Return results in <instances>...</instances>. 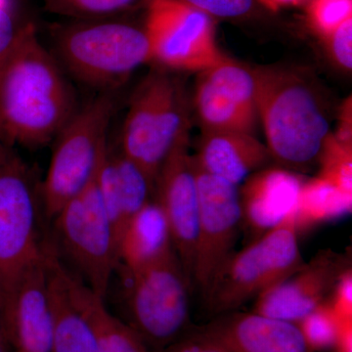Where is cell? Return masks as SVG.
<instances>
[{
	"instance_id": "cell-1",
	"label": "cell",
	"mask_w": 352,
	"mask_h": 352,
	"mask_svg": "<svg viewBox=\"0 0 352 352\" xmlns=\"http://www.w3.org/2000/svg\"><path fill=\"white\" fill-rule=\"evenodd\" d=\"M75 100L61 69L24 25L0 76V141L38 147L56 138L73 117Z\"/></svg>"
},
{
	"instance_id": "cell-2",
	"label": "cell",
	"mask_w": 352,
	"mask_h": 352,
	"mask_svg": "<svg viewBox=\"0 0 352 352\" xmlns=\"http://www.w3.org/2000/svg\"><path fill=\"white\" fill-rule=\"evenodd\" d=\"M41 187L11 146L0 141V319L12 307L25 275L52 252L43 231ZM3 330V328H2Z\"/></svg>"
},
{
	"instance_id": "cell-3",
	"label": "cell",
	"mask_w": 352,
	"mask_h": 352,
	"mask_svg": "<svg viewBox=\"0 0 352 352\" xmlns=\"http://www.w3.org/2000/svg\"><path fill=\"white\" fill-rule=\"evenodd\" d=\"M256 111L271 157L302 168L318 159L329 124L309 87L292 72L254 69Z\"/></svg>"
},
{
	"instance_id": "cell-4",
	"label": "cell",
	"mask_w": 352,
	"mask_h": 352,
	"mask_svg": "<svg viewBox=\"0 0 352 352\" xmlns=\"http://www.w3.org/2000/svg\"><path fill=\"white\" fill-rule=\"evenodd\" d=\"M58 56L78 80L113 91L141 65L152 62L144 27L120 21H76L53 30Z\"/></svg>"
},
{
	"instance_id": "cell-5",
	"label": "cell",
	"mask_w": 352,
	"mask_h": 352,
	"mask_svg": "<svg viewBox=\"0 0 352 352\" xmlns=\"http://www.w3.org/2000/svg\"><path fill=\"white\" fill-rule=\"evenodd\" d=\"M126 323L150 347H164L184 337L189 325L191 286L175 250L134 270L118 267Z\"/></svg>"
},
{
	"instance_id": "cell-6",
	"label": "cell",
	"mask_w": 352,
	"mask_h": 352,
	"mask_svg": "<svg viewBox=\"0 0 352 352\" xmlns=\"http://www.w3.org/2000/svg\"><path fill=\"white\" fill-rule=\"evenodd\" d=\"M51 221L56 258L65 259L73 267L69 272L104 300L120 264V245L95 177Z\"/></svg>"
},
{
	"instance_id": "cell-7",
	"label": "cell",
	"mask_w": 352,
	"mask_h": 352,
	"mask_svg": "<svg viewBox=\"0 0 352 352\" xmlns=\"http://www.w3.org/2000/svg\"><path fill=\"white\" fill-rule=\"evenodd\" d=\"M298 235L293 214L233 252L204 295L208 309L219 315L235 311L300 270L305 263Z\"/></svg>"
},
{
	"instance_id": "cell-8",
	"label": "cell",
	"mask_w": 352,
	"mask_h": 352,
	"mask_svg": "<svg viewBox=\"0 0 352 352\" xmlns=\"http://www.w3.org/2000/svg\"><path fill=\"white\" fill-rule=\"evenodd\" d=\"M116 108L113 91L96 97L74 113L61 132L41 186L46 219L80 195L94 180L107 149V131Z\"/></svg>"
},
{
	"instance_id": "cell-9",
	"label": "cell",
	"mask_w": 352,
	"mask_h": 352,
	"mask_svg": "<svg viewBox=\"0 0 352 352\" xmlns=\"http://www.w3.org/2000/svg\"><path fill=\"white\" fill-rule=\"evenodd\" d=\"M187 134L189 120L182 87L166 72H152L132 97L120 151L156 182L168 155Z\"/></svg>"
},
{
	"instance_id": "cell-10",
	"label": "cell",
	"mask_w": 352,
	"mask_h": 352,
	"mask_svg": "<svg viewBox=\"0 0 352 352\" xmlns=\"http://www.w3.org/2000/svg\"><path fill=\"white\" fill-rule=\"evenodd\" d=\"M146 11L152 62L201 73L227 59L217 46L214 18L208 14L182 0H149Z\"/></svg>"
},
{
	"instance_id": "cell-11",
	"label": "cell",
	"mask_w": 352,
	"mask_h": 352,
	"mask_svg": "<svg viewBox=\"0 0 352 352\" xmlns=\"http://www.w3.org/2000/svg\"><path fill=\"white\" fill-rule=\"evenodd\" d=\"M194 164L200 215L193 282L205 295L220 268L234 252L242 226V212L239 186L201 170L195 161Z\"/></svg>"
},
{
	"instance_id": "cell-12",
	"label": "cell",
	"mask_w": 352,
	"mask_h": 352,
	"mask_svg": "<svg viewBox=\"0 0 352 352\" xmlns=\"http://www.w3.org/2000/svg\"><path fill=\"white\" fill-rule=\"evenodd\" d=\"M155 200L163 210L173 249L193 282L200 200L189 134L180 139L166 160L156 182Z\"/></svg>"
},
{
	"instance_id": "cell-13",
	"label": "cell",
	"mask_w": 352,
	"mask_h": 352,
	"mask_svg": "<svg viewBox=\"0 0 352 352\" xmlns=\"http://www.w3.org/2000/svg\"><path fill=\"white\" fill-rule=\"evenodd\" d=\"M349 259L333 251H322L286 279L256 298V314L298 324L305 315L326 302Z\"/></svg>"
},
{
	"instance_id": "cell-14",
	"label": "cell",
	"mask_w": 352,
	"mask_h": 352,
	"mask_svg": "<svg viewBox=\"0 0 352 352\" xmlns=\"http://www.w3.org/2000/svg\"><path fill=\"white\" fill-rule=\"evenodd\" d=\"M186 336L217 352H314L296 324L254 311L220 314Z\"/></svg>"
},
{
	"instance_id": "cell-15",
	"label": "cell",
	"mask_w": 352,
	"mask_h": 352,
	"mask_svg": "<svg viewBox=\"0 0 352 352\" xmlns=\"http://www.w3.org/2000/svg\"><path fill=\"white\" fill-rule=\"evenodd\" d=\"M50 256L25 275L2 325L7 344L12 346L14 352L51 351L53 322L48 295Z\"/></svg>"
},
{
	"instance_id": "cell-16",
	"label": "cell",
	"mask_w": 352,
	"mask_h": 352,
	"mask_svg": "<svg viewBox=\"0 0 352 352\" xmlns=\"http://www.w3.org/2000/svg\"><path fill=\"white\" fill-rule=\"evenodd\" d=\"M239 188L242 224L254 240L296 214L303 180L286 168H261Z\"/></svg>"
},
{
	"instance_id": "cell-17",
	"label": "cell",
	"mask_w": 352,
	"mask_h": 352,
	"mask_svg": "<svg viewBox=\"0 0 352 352\" xmlns=\"http://www.w3.org/2000/svg\"><path fill=\"white\" fill-rule=\"evenodd\" d=\"M97 185L120 245L131 219L154 200L156 182L120 150L110 148V156L99 168Z\"/></svg>"
},
{
	"instance_id": "cell-18",
	"label": "cell",
	"mask_w": 352,
	"mask_h": 352,
	"mask_svg": "<svg viewBox=\"0 0 352 352\" xmlns=\"http://www.w3.org/2000/svg\"><path fill=\"white\" fill-rule=\"evenodd\" d=\"M193 157L201 170L236 186L272 157L267 146L252 132L239 131H204L198 153Z\"/></svg>"
},
{
	"instance_id": "cell-19",
	"label": "cell",
	"mask_w": 352,
	"mask_h": 352,
	"mask_svg": "<svg viewBox=\"0 0 352 352\" xmlns=\"http://www.w3.org/2000/svg\"><path fill=\"white\" fill-rule=\"evenodd\" d=\"M47 274L53 322L50 352H100L94 329L69 295L66 268L54 254L48 258Z\"/></svg>"
},
{
	"instance_id": "cell-20",
	"label": "cell",
	"mask_w": 352,
	"mask_h": 352,
	"mask_svg": "<svg viewBox=\"0 0 352 352\" xmlns=\"http://www.w3.org/2000/svg\"><path fill=\"white\" fill-rule=\"evenodd\" d=\"M66 271L69 295L94 329L100 352H153L126 322L109 311L103 298L92 293L67 268Z\"/></svg>"
},
{
	"instance_id": "cell-21",
	"label": "cell",
	"mask_w": 352,
	"mask_h": 352,
	"mask_svg": "<svg viewBox=\"0 0 352 352\" xmlns=\"http://www.w3.org/2000/svg\"><path fill=\"white\" fill-rule=\"evenodd\" d=\"M173 250L168 222L154 199L131 219L122 234L118 267L134 270Z\"/></svg>"
},
{
	"instance_id": "cell-22",
	"label": "cell",
	"mask_w": 352,
	"mask_h": 352,
	"mask_svg": "<svg viewBox=\"0 0 352 352\" xmlns=\"http://www.w3.org/2000/svg\"><path fill=\"white\" fill-rule=\"evenodd\" d=\"M352 194L317 175L303 182L296 210L298 231L338 219L351 212Z\"/></svg>"
},
{
	"instance_id": "cell-23",
	"label": "cell",
	"mask_w": 352,
	"mask_h": 352,
	"mask_svg": "<svg viewBox=\"0 0 352 352\" xmlns=\"http://www.w3.org/2000/svg\"><path fill=\"white\" fill-rule=\"evenodd\" d=\"M195 107L204 131L252 132L256 117L245 112L199 76Z\"/></svg>"
},
{
	"instance_id": "cell-24",
	"label": "cell",
	"mask_w": 352,
	"mask_h": 352,
	"mask_svg": "<svg viewBox=\"0 0 352 352\" xmlns=\"http://www.w3.org/2000/svg\"><path fill=\"white\" fill-rule=\"evenodd\" d=\"M200 76L245 112L258 118L256 85L254 72L227 58L221 63L201 72Z\"/></svg>"
},
{
	"instance_id": "cell-25",
	"label": "cell",
	"mask_w": 352,
	"mask_h": 352,
	"mask_svg": "<svg viewBox=\"0 0 352 352\" xmlns=\"http://www.w3.org/2000/svg\"><path fill=\"white\" fill-rule=\"evenodd\" d=\"M48 12L76 21L113 19L140 6L149 0H41Z\"/></svg>"
},
{
	"instance_id": "cell-26",
	"label": "cell",
	"mask_w": 352,
	"mask_h": 352,
	"mask_svg": "<svg viewBox=\"0 0 352 352\" xmlns=\"http://www.w3.org/2000/svg\"><path fill=\"white\" fill-rule=\"evenodd\" d=\"M296 325L314 352L333 351L337 346L342 322L328 300L305 315Z\"/></svg>"
},
{
	"instance_id": "cell-27",
	"label": "cell",
	"mask_w": 352,
	"mask_h": 352,
	"mask_svg": "<svg viewBox=\"0 0 352 352\" xmlns=\"http://www.w3.org/2000/svg\"><path fill=\"white\" fill-rule=\"evenodd\" d=\"M321 170L319 176L333 185L352 194L351 144L340 142L333 134L329 133L318 156Z\"/></svg>"
},
{
	"instance_id": "cell-28",
	"label": "cell",
	"mask_w": 352,
	"mask_h": 352,
	"mask_svg": "<svg viewBox=\"0 0 352 352\" xmlns=\"http://www.w3.org/2000/svg\"><path fill=\"white\" fill-rule=\"evenodd\" d=\"M307 14L310 25L325 38L352 18V0H311Z\"/></svg>"
},
{
	"instance_id": "cell-29",
	"label": "cell",
	"mask_w": 352,
	"mask_h": 352,
	"mask_svg": "<svg viewBox=\"0 0 352 352\" xmlns=\"http://www.w3.org/2000/svg\"><path fill=\"white\" fill-rule=\"evenodd\" d=\"M212 18L234 20L248 17L256 10L258 0H182Z\"/></svg>"
},
{
	"instance_id": "cell-30",
	"label": "cell",
	"mask_w": 352,
	"mask_h": 352,
	"mask_svg": "<svg viewBox=\"0 0 352 352\" xmlns=\"http://www.w3.org/2000/svg\"><path fill=\"white\" fill-rule=\"evenodd\" d=\"M333 61L346 69H352V18L325 36Z\"/></svg>"
},
{
	"instance_id": "cell-31",
	"label": "cell",
	"mask_w": 352,
	"mask_h": 352,
	"mask_svg": "<svg viewBox=\"0 0 352 352\" xmlns=\"http://www.w3.org/2000/svg\"><path fill=\"white\" fill-rule=\"evenodd\" d=\"M328 302L340 322L352 321L351 266L344 270L338 279Z\"/></svg>"
},
{
	"instance_id": "cell-32",
	"label": "cell",
	"mask_w": 352,
	"mask_h": 352,
	"mask_svg": "<svg viewBox=\"0 0 352 352\" xmlns=\"http://www.w3.org/2000/svg\"><path fill=\"white\" fill-rule=\"evenodd\" d=\"M24 25H20L14 17L13 13L6 7L0 6V65L17 43Z\"/></svg>"
},
{
	"instance_id": "cell-33",
	"label": "cell",
	"mask_w": 352,
	"mask_h": 352,
	"mask_svg": "<svg viewBox=\"0 0 352 352\" xmlns=\"http://www.w3.org/2000/svg\"><path fill=\"white\" fill-rule=\"evenodd\" d=\"M160 352H217L210 349L198 340L192 339L188 336H184L182 339L176 340L170 346L164 347Z\"/></svg>"
},
{
	"instance_id": "cell-34",
	"label": "cell",
	"mask_w": 352,
	"mask_h": 352,
	"mask_svg": "<svg viewBox=\"0 0 352 352\" xmlns=\"http://www.w3.org/2000/svg\"><path fill=\"white\" fill-rule=\"evenodd\" d=\"M302 1L303 0H258V3L272 11H277L278 9L286 6H296Z\"/></svg>"
},
{
	"instance_id": "cell-35",
	"label": "cell",
	"mask_w": 352,
	"mask_h": 352,
	"mask_svg": "<svg viewBox=\"0 0 352 352\" xmlns=\"http://www.w3.org/2000/svg\"><path fill=\"white\" fill-rule=\"evenodd\" d=\"M0 344H1V346H3L6 349L7 342L6 337H4L3 330H2L1 319H0Z\"/></svg>"
},
{
	"instance_id": "cell-36",
	"label": "cell",
	"mask_w": 352,
	"mask_h": 352,
	"mask_svg": "<svg viewBox=\"0 0 352 352\" xmlns=\"http://www.w3.org/2000/svg\"><path fill=\"white\" fill-rule=\"evenodd\" d=\"M7 58H8V57H7ZM6 61L3 62V63L0 65V76H1L2 69H3L4 65H6Z\"/></svg>"
},
{
	"instance_id": "cell-37",
	"label": "cell",
	"mask_w": 352,
	"mask_h": 352,
	"mask_svg": "<svg viewBox=\"0 0 352 352\" xmlns=\"http://www.w3.org/2000/svg\"><path fill=\"white\" fill-rule=\"evenodd\" d=\"M0 352H6V347H4L3 346H1V344H0Z\"/></svg>"
},
{
	"instance_id": "cell-38",
	"label": "cell",
	"mask_w": 352,
	"mask_h": 352,
	"mask_svg": "<svg viewBox=\"0 0 352 352\" xmlns=\"http://www.w3.org/2000/svg\"><path fill=\"white\" fill-rule=\"evenodd\" d=\"M349 352H352V351H349Z\"/></svg>"
}]
</instances>
